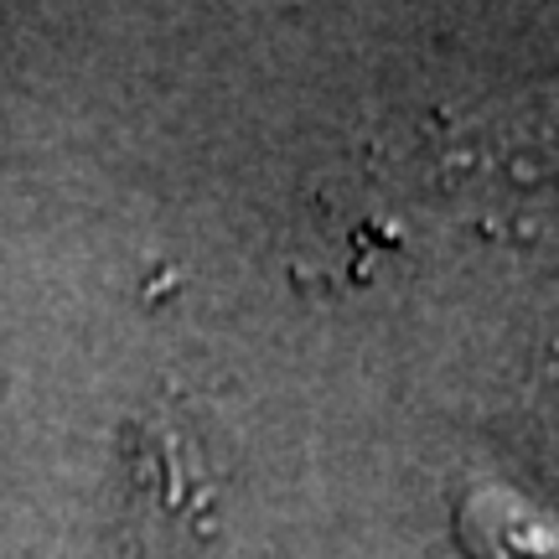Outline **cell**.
I'll list each match as a JSON object with an SVG mask.
<instances>
[{
    "label": "cell",
    "instance_id": "cell-1",
    "mask_svg": "<svg viewBox=\"0 0 559 559\" xmlns=\"http://www.w3.org/2000/svg\"><path fill=\"white\" fill-rule=\"evenodd\" d=\"M124 544L130 559H207L218 544V477L171 409L124 425Z\"/></svg>",
    "mask_w": 559,
    "mask_h": 559
},
{
    "label": "cell",
    "instance_id": "cell-2",
    "mask_svg": "<svg viewBox=\"0 0 559 559\" xmlns=\"http://www.w3.org/2000/svg\"><path fill=\"white\" fill-rule=\"evenodd\" d=\"M456 181L492 213L559 207V88L461 135Z\"/></svg>",
    "mask_w": 559,
    "mask_h": 559
}]
</instances>
